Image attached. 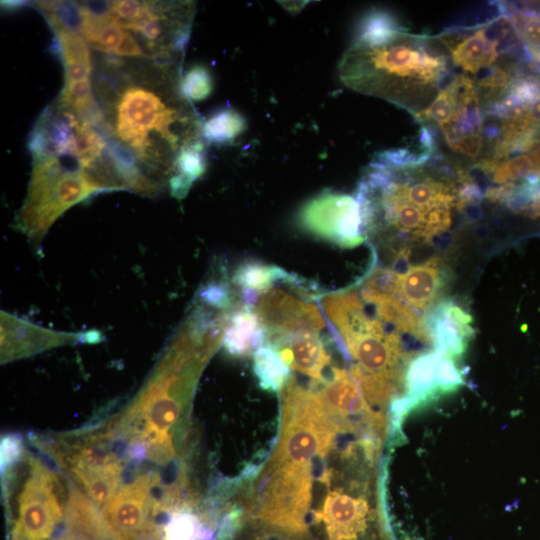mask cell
I'll use <instances>...</instances> for the list:
<instances>
[{"instance_id":"obj_12","label":"cell","mask_w":540,"mask_h":540,"mask_svg":"<svg viewBox=\"0 0 540 540\" xmlns=\"http://www.w3.org/2000/svg\"><path fill=\"white\" fill-rule=\"evenodd\" d=\"M151 474L133 479L103 505L102 514L121 540H140L148 519Z\"/></svg>"},{"instance_id":"obj_18","label":"cell","mask_w":540,"mask_h":540,"mask_svg":"<svg viewBox=\"0 0 540 540\" xmlns=\"http://www.w3.org/2000/svg\"><path fill=\"white\" fill-rule=\"evenodd\" d=\"M253 373L262 389L276 394L291 376L290 367L278 350L265 342L253 353Z\"/></svg>"},{"instance_id":"obj_2","label":"cell","mask_w":540,"mask_h":540,"mask_svg":"<svg viewBox=\"0 0 540 540\" xmlns=\"http://www.w3.org/2000/svg\"><path fill=\"white\" fill-rule=\"evenodd\" d=\"M443 48L436 36L411 33L390 12L373 9L360 20L338 75L347 88L415 116L431 104L448 75L450 58Z\"/></svg>"},{"instance_id":"obj_27","label":"cell","mask_w":540,"mask_h":540,"mask_svg":"<svg viewBox=\"0 0 540 540\" xmlns=\"http://www.w3.org/2000/svg\"><path fill=\"white\" fill-rule=\"evenodd\" d=\"M114 53L121 56H139L142 54V50L137 40L129 32L125 31Z\"/></svg>"},{"instance_id":"obj_29","label":"cell","mask_w":540,"mask_h":540,"mask_svg":"<svg viewBox=\"0 0 540 540\" xmlns=\"http://www.w3.org/2000/svg\"><path fill=\"white\" fill-rule=\"evenodd\" d=\"M528 155L531 160L533 173L540 175V145Z\"/></svg>"},{"instance_id":"obj_14","label":"cell","mask_w":540,"mask_h":540,"mask_svg":"<svg viewBox=\"0 0 540 540\" xmlns=\"http://www.w3.org/2000/svg\"><path fill=\"white\" fill-rule=\"evenodd\" d=\"M370 510L367 500L342 488H326L322 508L315 520L323 519L330 540H356L366 529Z\"/></svg>"},{"instance_id":"obj_11","label":"cell","mask_w":540,"mask_h":540,"mask_svg":"<svg viewBox=\"0 0 540 540\" xmlns=\"http://www.w3.org/2000/svg\"><path fill=\"white\" fill-rule=\"evenodd\" d=\"M91 332L67 333L50 330L1 311V362L37 354L51 348L93 341Z\"/></svg>"},{"instance_id":"obj_3","label":"cell","mask_w":540,"mask_h":540,"mask_svg":"<svg viewBox=\"0 0 540 540\" xmlns=\"http://www.w3.org/2000/svg\"><path fill=\"white\" fill-rule=\"evenodd\" d=\"M326 323L340 336L349 359V373L367 402L386 407L397 399L413 358L406 352L401 334L366 311L353 291L321 298Z\"/></svg>"},{"instance_id":"obj_5","label":"cell","mask_w":540,"mask_h":540,"mask_svg":"<svg viewBox=\"0 0 540 540\" xmlns=\"http://www.w3.org/2000/svg\"><path fill=\"white\" fill-rule=\"evenodd\" d=\"M497 15L468 26L451 27L436 36L453 63L478 82L501 68L516 66L511 56L527 54L513 23L500 8Z\"/></svg>"},{"instance_id":"obj_26","label":"cell","mask_w":540,"mask_h":540,"mask_svg":"<svg viewBox=\"0 0 540 540\" xmlns=\"http://www.w3.org/2000/svg\"><path fill=\"white\" fill-rule=\"evenodd\" d=\"M21 440L14 435L6 436L1 442V470L18 461L21 455Z\"/></svg>"},{"instance_id":"obj_19","label":"cell","mask_w":540,"mask_h":540,"mask_svg":"<svg viewBox=\"0 0 540 540\" xmlns=\"http://www.w3.org/2000/svg\"><path fill=\"white\" fill-rule=\"evenodd\" d=\"M174 166L176 174L169 180L170 189L174 197L182 199L187 195L192 183L205 172L203 143L197 140L184 146L177 154Z\"/></svg>"},{"instance_id":"obj_13","label":"cell","mask_w":540,"mask_h":540,"mask_svg":"<svg viewBox=\"0 0 540 540\" xmlns=\"http://www.w3.org/2000/svg\"><path fill=\"white\" fill-rule=\"evenodd\" d=\"M432 346L441 353L461 357L474 330L471 314L453 300H441L424 315Z\"/></svg>"},{"instance_id":"obj_8","label":"cell","mask_w":540,"mask_h":540,"mask_svg":"<svg viewBox=\"0 0 540 540\" xmlns=\"http://www.w3.org/2000/svg\"><path fill=\"white\" fill-rule=\"evenodd\" d=\"M288 282L292 293L273 285L262 293L253 310L267 333L290 335L299 332H317L325 327V320L317 306L313 286L290 274Z\"/></svg>"},{"instance_id":"obj_9","label":"cell","mask_w":540,"mask_h":540,"mask_svg":"<svg viewBox=\"0 0 540 540\" xmlns=\"http://www.w3.org/2000/svg\"><path fill=\"white\" fill-rule=\"evenodd\" d=\"M309 233L342 248H354L367 239L356 197L326 192L310 200L299 213Z\"/></svg>"},{"instance_id":"obj_4","label":"cell","mask_w":540,"mask_h":540,"mask_svg":"<svg viewBox=\"0 0 540 540\" xmlns=\"http://www.w3.org/2000/svg\"><path fill=\"white\" fill-rule=\"evenodd\" d=\"M436 126L448 148L477 165L487 150L486 119L476 82L457 75L442 87L431 104L414 116Z\"/></svg>"},{"instance_id":"obj_21","label":"cell","mask_w":540,"mask_h":540,"mask_svg":"<svg viewBox=\"0 0 540 540\" xmlns=\"http://www.w3.org/2000/svg\"><path fill=\"white\" fill-rule=\"evenodd\" d=\"M245 128V118L235 109L225 108L204 123L202 132L207 141L221 144L235 140Z\"/></svg>"},{"instance_id":"obj_16","label":"cell","mask_w":540,"mask_h":540,"mask_svg":"<svg viewBox=\"0 0 540 540\" xmlns=\"http://www.w3.org/2000/svg\"><path fill=\"white\" fill-rule=\"evenodd\" d=\"M266 330L254 310L242 305L228 314L223 335V346L234 357H247L260 347Z\"/></svg>"},{"instance_id":"obj_22","label":"cell","mask_w":540,"mask_h":540,"mask_svg":"<svg viewBox=\"0 0 540 540\" xmlns=\"http://www.w3.org/2000/svg\"><path fill=\"white\" fill-rule=\"evenodd\" d=\"M58 38L65 68L77 65L92 66L90 50L82 36L63 26L52 28Z\"/></svg>"},{"instance_id":"obj_6","label":"cell","mask_w":540,"mask_h":540,"mask_svg":"<svg viewBox=\"0 0 540 540\" xmlns=\"http://www.w3.org/2000/svg\"><path fill=\"white\" fill-rule=\"evenodd\" d=\"M35 160L19 226L29 237L40 239L64 211L98 190L83 170L64 169L56 156Z\"/></svg>"},{"instance_id":"obj_20","label":"cell","mask_w":540,"mask_h":540,"mask_svg":"<svg viewBox=\"0 0 540 540\" xmlns=\"http://www.w3.org/2000/svg\"><path fill=\"white\" fill-rule=\"evenodd\" d=\"M287 271L257 261H247L236 269L233 282L241 290L247 289L261 295L280 281Z\"/></svg>"},{"instance_id":"obj_24","label":"cell","mask_w":540,"mask_h":540,"mask_svg":"<svg viewBox=\"0 0 540 540\" xmlns=\"http://www.w3.org/2000/svg\"><path fill=\"white\" fill-rule=\"evenodd\" d=\"M180 89L187 100H204L213 89V80L209 70L203 66L191 68L182 79Z\"/></svg>"},{"instance_id":"obj_25","label":"cell","mask_w":540,"mask_h":540,"mask_svg":"<svg viewBox=\"0 0 540 540\" xmlns=\"http://www.w3.org/2000/svg\"><path fill=\"white\" fill-rule=\"evenodd\" d=\"M149 6V2L131 0L113 1L110 2L109 13L119 21L123 28L142 19Z\"/></svg>"},{"instance_id":"obj_1","label":"cell","mask_w":540,"mask_h":540,"mask_svg":"<svg viewBox=\"0 0 540 540\" xmlns=\"http://www.w3.org/2000/svg\"><path fill=\"white\" fill-rule=\"evenodd\" d=\"M468 171L449 165L436 145L419 151L385 150L373 157L358 183L366 237L390 244L393 253L431 243L447 233L455 211L465 210L461 187Z\"/></svg>"},{"instance_id":"obj_28","label":"cell","mask_w":540,"mask_h":540,"mask_svg":"<svg viewBox=\"0 0 540 540\" xmlns=\"http://www.w3.org/2000/svg\"><path fill=\"white\" fill-rule=\"evenodd\" d=\"M524 212H526L531 217H540V190L535 195V197Z\"/></svg>"},{"instance_id":"obj_7","label":"cell","mask_w":540,"mask_h":540,"mask_svg":"<svg viewBox=\"0 0 540 540\" xmlns=\"http://www.w3.org/2000/svg\"><path fill=\"white\" fill-rule=\"evenodd\" d=\"M31 476L19 496L18 519L10 540H49L63 518V488L58 477L31 456Z\"/></svg>"},{"instance_id":"obj_15","label":"cell","mask_w":540,"mask_h":540,"mask_svg":"<svg viewBox=\"0 0 540 540\" xmlns=\"http://www.w3.org/2000/svg\"><path fill=\"white\" fill-rule=\"evenodd\" d=\"M275 347L290 368L309 376L312 381L324 382L325 368L331 357L317 332H299L290 335H269L266 342Z\"/></svg>"},{"instance_id":"obj_10","label":"cell","mask_w":540,"mask_h":540,"mask_svg":"<svg viewBox=\"0 0 540 540\" xmlns=\"http://www.w3.org/2000/svg\"><path fill=\"white\" fill-rule=\"evenodd\" d=\"M408 261L394 263L393 270L397 273L395 294L424 317L439 302L447 284L448 269L439 256L414 265Z\"/></svg>"},{"instance_id":"obj_17","label":"cell","mask_w":540,"mask_h":540,"mask_svg":"<svg viewBox=\"0 0 540 540\" xmlns=\"http://www.w3.org/2000/svg\"><path fill=\"white\" fill-rule=\"evenodd\" d=\"M79 10L84 39L96 50L114 53L125 32L119 21L109 12L96 13L86 5L79 6Z\"/></svg>"},{"instance_id":"obj_23","label":"cell","mask_w":540,"mask_h":540,"mask_svg":"<svg viewBox=\"0 0 540 540\" xmlns=\"http://www.w3.org/2000/svg\"><path fill=\"white\" fill-rule=\"evenodd\" d=\"M164 540H204L197 517L187 511H172L164 522Z\"/></svg>"},{"instance_id":"obj_30","label":"cell","mask_w":540,"mask_h":540,"mask_svg":"<svg viewBox=\"0 0 540 540\" xmlns=\"http://www.w3.org/2000/svg\"><path fill=\"white\" fill-rule=\"evenodd\" d=\"M24 3H26V2H23V1H2V6L5 7V8L12 9V8H15V7H20Z\"/></svg>"}]
</instances>
